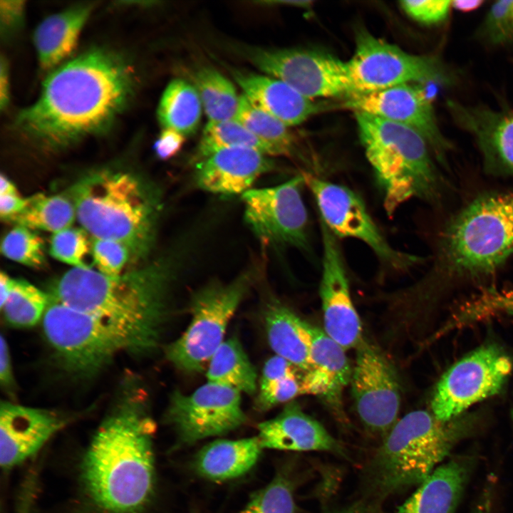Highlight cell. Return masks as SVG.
Segmentation results:
<instances>
[{"label": "cell", "mask_w": 513, "mask_h": 513, "mask_svg": "<svg viewBox=\"0 0 513 513\" xmlns=\"http://www.w3.org/2000/svg\"><path fill=\"white\" fill-rule=\"evenodd\" d=\"M123 397L81 450L60 513H145L155 489V425L142 398Z\"/></svg>", "instance_id": "obj_1"}, {"label": "cell", "mask_w": 513, "mask_h": 513, "mask_svg": "<svg viewBox=\"0 0 513 513\" xmlns=\"http://www.w3.org/2000/svg\"><path fill=\"white\" fill-rule=\"evenodd\" d=\"M135 86L134 71L125 58L90 49L48 75L38 99L18 115V128L46 147L68 146L108 130Z\"/></svg>", "instance_id": "obj_2"}, {"label": "cell", "mask_w": 513, "mask_h": 513, "mask_svg": "<svg viewBox=\"0 0 513 513\" xmlns=\"http://www.w3.org/2000/svg\"><path fill=\"white\" fill-rule=\"evenodd\" d=\"M182 245L147 266L116 276L75 267L49 296L71 309L134 333L150 353L159 345L169 312L171 288L185 259Z\"/></svg>", "instance_id": "obj_3"}, {"label": "cell", "mask_w": 513, "mask_h": 513, "mask_svg": "<svg viewBox=\"0 0 513 513\" xmlns=\"http://www.w3.org/2000/svg\"><path fill=\"white\" fill-rule=\"evenodd\" d=\"M76 218L93 238L126 245L135 259L150 252L160 212V199L135 174L103 168L80 178L70 190Z\"/></svg>", "instance_id": "obj_4"}, {"label": "cell", "mask_w": 513, "mask_h": 513, "mask_svg": "<svg viewBox=\"0 0 513 513\" xmlns=\"http://www.w3.org/2000/svg\"><path fill=\"white\" fill-rule=\"evenodd\" d=\"M366 157L389 215L414 198L435 199L441 178L425 138L415 130L375 115L354 112Z\"/></svg>", "instance_id": "obj_5"}, {"label": "cell", "mask_w": 513, "mask_h": 513, "mask_svg": "<svg viewBox=\"0 0 513 513\" xmlns=\"http://www.w3.org/2000/svg\"><path fill=\"white\" fill-rule=\"evenodd\" d=\"M475 422L473 416L444 422L425 410L408 413L388 432L373 458V485L385 494L419 486L471 433Z\"/></svg>", "instance_id": "obj_6"}, {"label": "cell", "mask_w": 513, "mask_h": 513, "mask_svg": "<svg viewBox=\"0 0 513 513\" xmlns=\"http://www.w3.org/2000/svg\"><path fill=\"white\" fill-rule=\"evenodd\" d=\"M513 252V195L481 196L446 227L440 245L442 268L455 275L482 276Z\"/></svg>", "instance_id": "obj_7"}, {"label": "cell", "mask_w": 513, "mask_h": 513, "mask_svg": "<svg viewBox=\"0 0 513 513\" xmlns=\"http://www.w3.org/2000/svg\"><path fill=\"white\" fill-rule=\"evenodd\" d=\"M47 341L63 366L77 376H91L124 352L147 353L130 331L71 309L49 296L43 317Z\"/></svg>", "instance_id": "obj_8"}, {"label": "cell", "mask_w": 513, "mask_h": 513, "mask_svg": "<svg viewBox=\"0 0 513 513\" xmlns=\"http://www.w3.org/2000/svg\"><path fill=\"white\" fill-rule=\"evenodd\" d=\"M252 279L250 270L230 282L213 281L194 293L190 303V323L165 350L167 358L176 368L187 372H201L207 367L224 341L227 326Z\"/></svg>", "instance_id": "obj_9"}, {"label": "cell", "mask_w": 513, "mask_h": 513, "mask_svg": "<svg viewBox=\"0 0 513 513\" xmlns=\"http://www.w3.org/2000/svg\"><path fill=\"white\" fill-rule=\"evenodd\" d=\"M232 51L265 75L305 97H346L352 88L347 63L326 52L302 48H264L233 43Z\"/></svg>", "instance_id": "obj_10"}, {"label": "cell", "mask_w": 513, "mask_h": 513, "mask_svg": "<svg viewBox=\"0 0 513 513\" xmlns=\"http://www.w3.org/2000/svg\"><path fill=\"white\" fill-rule=\"evenodd\" d=\"M346 63L351 94L403 84L452 81L451 75L436 58L409 53L364 28L357 31L354 53Z\"/></svg>", "instance_id": "obj_11"}, {"label": "cell", "mask_w": 513, "mask_h": 513, "mask_svg": "<svg viewBox=\"0 0 513 513\" xmlns=\"http://www.w3.org/2000/svg\"><path fill=\"white\" fill-rule=\"evenodd\" d=\"M302 175L318 208L320 220L338 239L361 241L383 264L395 271H406L423 261L392 247L356 192L310 173Z\"/></svg>", "instance_id": "obj_12"}, {"label": "cell", "mask_w": 513, "mask_h": 513, "mask_svg": "<svg viewBox=\"0 0 513 513\" xmlns=\"http://www.w3.org/2000/svg\"><path fill=\"white\" fill-rule=\"evenodd\" d=\"M513 368L511 358L495 344H485L452 365L438 381L432 413L450 421L472 405L499 393Z\"/></svg>", "instance_id": "obj_13"}, {"label": "cell", "mask_w": 513, "mask_h": 513, "mask_svg": "<svg viewBox=\"0 0 513 513\" xmlns=\"http://www.w3.org/2000/svg\"><path fill=\"white\" fill-rule=\"evenodd\" d=\"M303 185L301 174L242 195L245 222L264 245L308 249L309 216L301 195Z\"/></svg>", "instance_id": "obj_14"}, {"label": "cell", "mask_w": 513, "mask_h": 513, "mask_svg": "<svg viewBox=\"0 0 513 513\" xmlns=\"http://www.w3.org/2000/svg\"><path fill=\"white\" fill-rule=\"evenodd\" d=\"M166 419L179 439L190 444L228 433L242 425L247 416L239 391L207 381L189 395L174 392Z\"/></svg>", "instance_id": "obj_15"}, {"label": "cell", "mask_w": 513, "mask_h": 513, "mask_svg": "<svg viewBox=\"0 0 513 513\" xmlns=\"http://www.w3.org/2000/svg\"><path fill=\"white\" fill-rule=\"evenodd\" d=\"M351 388L358 415L376 432H387L396 423L400 406L395 373L383 354L363 340L356 348Z\"/></svg>", "instance_id": "obj_16"}, {"label": "cell", "mask_w": 513, "mask_h": 513, "mask_svg": "<svg viewBox=\"0 0 513 513\" xmlns=\"http://www.w3.org/2000/svg\"><path fill=\"white\" fill-rule=\"evenodd\" d=\"M343 105L354 112L368 113L415 130L425 138L437 160L445 162L451 143L439 128L430 100L415 83L353 93L346 97Z\"/></svg>", "instance_id": "obj_17"}, {"label": "cell", "mask_w": 513, "mask_h": 513, "mask_svg": "<svg viewBox=\"0 0 513 513\" xmlns=\"http://www.w3.org/2000/svg\"><path fill=\"white\" fill-rule=\"evenodd\" d=\"M322 260L319 295L325 333L344 350L357 348L362 326L351 299L338 238L320 220Z\"/></svg>", "instance_id": "obj_18"}, {"label": "cell", "mask_w": 513, "mask_h": 513, "mask_svg": "<svg viewBox=\"0 0 513 513\" xmlns=\"http://www.w3.org/2000/svg\"><path fill=\"white\" fill-rule=\"evenodd\" d=\"M62 412L2 402L0 408V465L8 473L36 454L73 420Z\"/></svg>", "instance_id": "obj_19"}, {"label": "cell", "mask_w": 513, "mask_h": 513, "mask_svg": "<svg viewBox=\"0 0 513 513\" xmlns=\"http://www.w3.org/2000/svg\"><path fill=\"white\" fill-rule=\"evenodd\" d=\"M275 167L271 156L256 150L226 148L197 162L194 181L199 189L210 193L243 195L257 178Z\"/></svg>", "instance_id": "obj_20"}, {"label": "cell", "mask_w": 513, "mask_h": 513, "mask_svg": "<svg viewBox=\"0 0 513 513\" xmlns=\"http://www.w3.org/2000/svg\"><path fill=\"white\" fill-rule=\"evenodd\" d=\"M458 125L475 139L485 162L491 167L513 173V111H497L447 101Z\"/></svg>", "instance_id": "obj_21"}, {"label": "cell", "mask_w": 513, "mask_h": 513, "mask_svg": "<svg viewBox=\"0 0 513 513\" xmlns=\"http://www.w3.org/2000/svg\"><path fill=\"white\" fill-rule=\"evenodd\" d=\"M244 94L255 106L288 127L298 125L322 107L284 82L265 74L226 66Z\"/></svg>", "instance_id": "obj_22"}, {"label": "cell", "mask_w": 513, "mask_h": 513, "mask_svg": "<svg viewBox=\"0 0 513 513\" xmlns=\"http://www.w3.org/2000/svg\"><path fill=\"white\" fill-rule=\"evenodd\" d=\"M263 448L294 451H326L343 455L338 442L296 403L285 406L275 418L258 425Z\"/></svg>", "instance_id": "obj_23"}, {"label": "cell", "mask_w": 513, "mask_h": 513, "mask_svg": "<svg viewBox=\"0 0 513 513\" xmlns=\"http://www.w3.org/2000/svg\"><path fill=\"white\" fill-rule=\"evenodd\" d=\"M312 368L302 374V394L321 397L333 408L340 405L352 369L346 350L325 331L307 323Z\"/></svg>", "instance_id": "obj_24"}, {"label": "cell", "mask_w": 513, "mask_h": 513, "mask_svg": "<svg viewBox=\"0 0 513 513\" xmlns=\"http://www.w3.org/2000/svg\"><path fill=\"white\" fill-rule=\"evenodd\" d=\"M472 460L460 456L442 463L395 513H454L472 471Z\"/></svg>", "instance_id": "obj_25"}, {"label": "cell", "mask_w": 513, "mask_h": 513, "mask_svg": "<svg viewBox=\"0 0 513 513\" xmlns=\"http://www.w3.org/2000/svg\"><path fill=\"white\" fill-rule=\"evenodd\" d=\"M92 11L91 4H81L43 19L33 33V42L42 69L54 68L73 51Z\"/></svg>", "instance_id": "obj_26"}, {"label": "cell", "mask_w": 513, "mask_h": 513, "mask_svg": "<svg viewBox=\"0 0 513 513\" xmlns=\"http://www.w3.org/2000/svg\"><path fill=\"white\" fill-rule=\"evenodd\" d=\"M262 449L258 436L214 440L199 452L195 468L201 475L215 482L236 478L254 467Z\"/></svg>", "instance_id": "obj_27"}, {"label": "cell", "mask_w": 513, "mask_h": 513, "mask_svg": "<svg viewBox=\"0 0 513 513\" xmlns=\"http://www.w3.org/2000/svg\"><path fill=\"white\" fill-rule=\"evenodd\" d=\"M264 322L269 344L279 356L304 373L312 368L307 322L285 306L268 305Z\"/></svg>", "instance_id": "obj_28"}, {"label": "cell", "mask_w": 513, "mask_h": 513, "mask_svg": "<svg viewBox=\"0 0 513 513\" xmlns=\"http://www.w3.org/2000/svg\"><path fill=\"white\" fill-rule=\"evenodd\" d=\"M202 108L194 84L175 78L170 82L161 96L157 117L163 129L172 130L187 137L197 131Z\"/></svg>", "instance_id": "obj_29"}, {"label": "cell", "mask_w": 513, "mask_h": 513, "mask_svg": "<svg viewBox=\"0 0 513 513\" xmlns=\"http://www.w3.org/2000/svg\"><path fill=\"white\" fill-rule=\"evenodd\" d=\"M207 381L252 395L257 375L240 341L236 337L224 340L207 367Z\"/></svg>", "instance_id": "obj_30"}, {"label": "cell", "mask_w": 513, "mask_h": 513, "mask_svg": "<svg viewBox=\"0 0 513 513\" xmlns=\"http://www.w3.org/2000/svg\"><path fill=\"white\" fill-rule=\"evenodd\" d=\"M76 217L73 202L62 195L39 193L26 198L23 209L9 222L53 234L71 227Z\"/></svg>", "instance_id": "obj_31"}, {"label": "cell", "mask_w": 513, "mask_h": 513, "mask_svg": "<svg viewBox=\"0 0 513 513\" xmlns=\"http://www.w3.org/2000/svg\"><path fill=\"white\" fill-rule=\"evenodd\" d=\"M193 81L208 121L234 119L240 95L229 80L217 70L202 66L194 73Z\"/></svg>", "instance_id": "obj_32"}, {"label": "cell", "mask_w": 513, "mask_h": 513, "mask_svg": "<svg viewBox=\"0 0 513 513\" xmlns=\"http://www.w3.org/2000/svg\"><path fill=\"white\" fill-rule=\"evenodd\" d=\"M247 147L271 157L276 156L273 148L261 140L235 119L208 121L204 127L195 155L198 162L226 148Z\"/></svg>", "instance_id": "obj_33"}, {"label": "cell", "mask_w": 513, "mask_h": 513, "mask_svg": "<svg viewBox=\"0 0 513 513\" xmlns=\"http://www.w3.org/2000/svg\"><path fill=\"white\" fill-rule=\"evenodd\" d=\"M255 136L269 145L276 156H291L295 139L284 123L255 106L244 94L234 118Z\"/></svg>", "instance_id": "obj_34"}, {"label": "cell", "mask_w": 513, "mask_h": 513, "mask_svg": "<svg viewBox=\"0 0 513 513\" xmlns=\"http://www.w3.org/2000/svg\"><path fill=\"white\" fill-rule=\"evenodd\" d=\"M49 296L24 279H14L10 292L1 306L5 319L11 325L28 328L43 318Z\"/></svg>", "instance_id": "obj_35"}, {"label": "cell", "mask_w": 513, "mask_h": 513, "mask_svg": "<svg viewBox=\"0 0 513 513\" xmlns=\"http://www.w3.org/2000/svg\"><path fill=\"white\" fill-rule=\"evenodd\" d=\"M1 250L6 257L28 266L40 268L46 263L43 241L24 227L17 226L7 233Z\"/></svg>", "instance_id": "obj_36"}, {"label": "cell", "mask_w": 513, "mask_h": 513, "mask_svg": "<svg viewBox=\"0 0 513 513\" xmlns=\"http://www.w3.org/2000/svg\"><path fill=\"white\" fill-rule=\"evenodd\" d=\"M239 513H296L291 482L284 475H278L253 494Z\"/></svg>", "instance_id": "obj_37"}, {"label": "cell", "mask_w": 513, "mask_h": 513, "mask_svg": "<svg viewBox=\"0 0 513 513\" xmlns=\"http://www.w3.org/2000/svg\"><path fill=\"white\" fill-rule=\"evenodd\" d=\"M477 35L490 46L513 44V0L494 2L480 26Z\"/></svg>", "instance_id": "obj_38"}, {"label": "cell", "mask_w": 513, "mask_h": 513, "mask_svg": "<svg viewBox=\"0 0 513 513\" xmlns=\"http://www.w3.org/2000/svg\"><path fill=\"white\" fill-rule=\"evenodd\" d=\"M83 229L69 227L53 234L50 254L56 259L75 267H88L85 257L91 251V242Z\"/></svg>", "instance_id": "obj_39"}, {"label": "cell", "mask_w": 513, "mask_h": 513, "mask_svg": "<svg viewBox=\"0 0 513 513\" xmlns=\"http://www.w3.org/2000/svg\"><path fill=\"white\" fill-rule=\"evenodd\" d=\"M497 312L513 313V291L489 289L470 303L450 322V326L472 321Z\"/></svg>", "instance_id": "obj_40"}, {"label": "cell", "mask_w": 513, "mask_h": 513, "mask_svg": "<svg viewBox=\"0 0 513 513\" xmlns=\"http://www.w3.org/2000/svg\"><path fill=\"white\" fill-rule=\"evenodd\" d=\"M131 254L124 244L109 240L93 238L91 254L99 272L110 276L122 274V271Z\"/></svg>", "instance_id": "obj_41"}, {"label": "cell", "mask_w": 513, "mask_h": 513, "mask_svg": "<svg viewBox=\"0 0 513 513\" xmlns=\"http://www.w3.org/2000/svg\"><path fill=\"white\" fill-rule=\"evenodd\" d=\"M399 4L408 16L425 25L443 21L452 7L451 1L445 0H405Z\"/></svg>", "instance_id": "obj_42"}, {"label": "cell", "mask_w": 513, "mask_h": 513, "mask_svg": "<svg viewBox=\"0 0 513 513\" xmlns=\"http://www.w3.org/2000/svg\"><path fill=\"white\" fill-rule=\"evenodd\" d=\"M301 378L302 376L288 378L264 391L259 392L256 400L257 408L261 410H266L302 394Z\"/></svg>", "instance_id": "obj_43"}, {"label": "cell", "mask_w": 513, "mask_h": 513, "mask_svg": "<svg viewBox=\"0 0 513 513\" xmlns=\"http://www.w3.org/2000/svg\"><path fill=\"white\" fill-rule=\"evenodd\" d=\"M297 367L286 359L275 355L269 358L263 368L259 383V391H264L274 384L288 378L299 376Z\"/></svg>", "instance_id": "obj_44"}, {"label": "cell", "mask_w": 513, "mask_h": 513, "mask_svg": "<svg viewBox=\"0 0 513 513\" xmlns=\"http://www.w3.org/2000/svg\"><path fill=\"white\" fill-rule=\"evenodd\" d=\"M186 137L170 129H163L154 144L155 154L160 160H169L182 147Z\"/></svg>", "instance_id": "obj_45"}, {"label": "cell", "mask_w": 513, "mask_h": 513, "mask_svg": "<svg viewBox=\"0 0 513 513\" xmlns=\"http://www.w3.org/2000/svg\"><path fill=\"white\" fill-rule=\"evenodd\" d=\"M1 28L8 32L18 27L23 21L24 4L22 1H1Z\"/></svg>", "instance_id": "obj_46"}, {"label": "cell", "mask_w": 513, "mask_h": 513, "mask_svg": "<svg viewBox=\"0 0 513 513\" xmlns=\"http://www.w3.org/2000/svg\"><path fill=\"white\" fill-rule=\"evenodd\" d=\"M26 203V198L21 197L19 193L0 195L1 217L9 221L23 209Z\"/></svg>", "instance_id": "obj_47"}, {"label": "cell", "mask_w": 513, "mask_h": 513, "mask_svg": "<svg viewBox=\"0 0 513 513\" xmlns=\"http://www.w3.org/2000/svg\"><path fill=\"white\" fill-rule=\"evenodd\" d=\"M0 382L6 390L11 391L14 387L10 353L3 336H1Z\"/></svg>", "instance_id": "obj_48"}, {"label": "cell", "mask_w": 513, "mask_h": 513, "mask_svg": "<svg viewBox=\"0 0 513 513\" xmlns=\"http://www.w3.org/2000/svg\"><path fill=\"white\" fill-rule=\"evenodd\" d=\"M6 63L1 58L0 73V105L4 108L9 102V77Z\"/></svg>", "instance_id": "obj_49"}, {"label": "cell", "mask_w": 513, "mask_h": 513, "mask_svg": "<svg viewBox=\"0 0 513 513\" xmlns=\"http://www.w3.org/2000/svg\"><path fill=\"white\" fill-rule=\"evenodd\" d=\"M484 2L482 0L451 1V6L458 11L468 12L478 9Z\"/></svg>", "instance_id": "obj_50"}, {"label": "cell", "mask_w": 513, "mask_h": 513, "mask_svg": "<svg viewBox=\"0 0 513 513\" xmlns=\"http://www.w3.org/2000/svg\"><path fill=\"white\" fill-rule=\"evenodd\" d=\"M331 513H380L376 508L363 503H358Z\"/></svg>", "instance_id": "obj_51"}, {"label": "cell", "mask_w": 513, "mask_h": 513, "mask_svg": "<svg viewBox=\"0 0 513 513\" xmlns=\"http://www.w3.org/2000/svg\"><path fill=\"white\" fill-rule=\"evenodd\" d=\"M13 280L6 273L1 272L0 274V289H1V306L6 301L11 288L12 286Z\"/></svg>", "instance_id": "obj_52"}, {"label": "cell", "mask_w": 513, "mask_h": 513, "mask_svg": "<svg viewBox=\"0 0 513 513\" xmlns=\"http://www.w3.org/2000/svg\"><path fill=\"white\" fill-rule=\"evenodd\" d=\"M0 195L7 194H18L14 185L4 175H1Z\"/></svg>", "instance_id": "obj_53"}]
</instances>
